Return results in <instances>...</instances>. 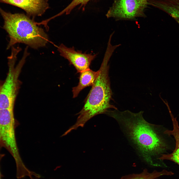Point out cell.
Here are the masks:
<instances>
[{
  "mask_svg": "<svg viewBox=\"0 0 179 179\" xmlns=\"http://www.w3.org/2000/svg\"><path fill=\"white\" fill-rule=\"evenodd\" d=\"M143 112L134 113L128 110L121 111L117 109L110 110L108 115L118 122L144 161L152 166H160L157 160L166 145L156 126L144 119Z\"/></svg>",
  "mask_w": 179,
  "mask_h": 179,
  "instance_id": "6da1fadb",
  "label": "cell"
},
{
  "mask_svg": "<svg viewBox=\"0 0 179 179\" xmlns=\"http://www.w3.org/2000/svg\"><path fill=\"white\" fill-rule=\"evenodd\" d=\"M112 52L106 51L101 66L99 74L92 86L85 100L84 104L79 115L76 123L68 130L70 132L78 127H83L86 123L94 116L105 114L111 108H117L110 102L112 99V92L109 76L108 62Z\"/></svg>",
  "mask_w": 179,
  "mask_h": 179,
  "instance_id": "7a4b0ae2",
  "label": "cell"
},
{
  "mask_svg": "<svg viewBox=\"0 0 179 179\" xmlns=\"http://www.w3.org/2000/svg\"><path fill=\"white\" fill-rule=\"evenodd\" d=\"M0 13L4 20L3 28L9 39L7 49L18 43L35 49L44 47L48 43V35L34 19L24 14L6 12L0 7Z\"/></svg>",
  "mask_w": 179,
  "mask_h": 179,
  "instance_id": "3957f363",
  "label": "cell"
},
{
  "mask_svg": "<svg viewBox=\"0 0 179 179\" xmlns=\"http://www.w3.org/2000/svg\"><path fill=\"white\" fill-rule=\"evenodd\" d=\"M21 50L19 46L12 47L11 55L7 57L8 72L5 80L0 87V109H13L20 84L18 77L26 59L30 54L28 50L25 49L22 58L15 67L17 55Z\"/></svg>",
  "mask_w": 179,
  "mask_h": 179,
  "instance_id": "277c9868",
  "label": "cell"
},
{
  "mask_svg": "<svg viewBox=\"0 0 179 179\" xmlns=\"http://www.w3.org/2000/svg\"><path fill=\"white\" fill-rule=\"evenodd\" d=\"M15 122L13 108L0 109V149L5 148L12 156L16 163V174L21 175L26 173L28 169L18 152L15 136Z\"/></svg>",
  "mask_w": 179,
  "mask_h": 179,
  "instance_id": "5b68a950",
  "label": "cell"
},
{
  "mask_svg": "<svg viewBox=\"0 0 179 179\" xmlns=\"http://www.w3.org/2000/svg\"><path fill=\"white\" fill-rule=\"evenodd\" d=\"M148 5L147 0H115L106 15L117 20H135L146 17L144 11Z\"/></svg>",
  "mask_w": 179,
  "mask_h": 179,
  "instance_id": "8992f818",
  "label": "cell"
},
{
  "mask_svg": "<svg viewBox=\"0 0 179 179\" xmlns=\"http://www.w3.org/2000/svg\"><path fill=\"white\" fill-rule=\"evenodd\" d=\"M60 55L67 59L70 65H73L77 71V73H80L90 69L92 61L95 58L96 54L83 53L80 51H76L74 47H68L63 44L57 47Z\"/></svg>",
  "mask_w": 179,
  "mask_h": 179,
  "instance_id": "52a82bcc",
  "label": "cell"
},
{
  "mask_svg": "<svg viewBox=\"0 0 179 179\" xmlns=\"http://www.w3.org/2000/svg\"><path fill=\"white\" fill-rule=\"evenodd\" d=\"M48 0H0L24 10L27 16L33 18L41 16L49 8Z\"/></svg>",
  "mask_w": 179,
  "mask_h": 179,
  "instance_id": "ba28073f",
  "label": "cell"
},
{
  "mask_svg": "<svg viewBox=\"0 0 179 179\" xmlns=\"http://www.w3.org/2000/svg\"><path fill=\"white\" fill-rule=\"evenodd\" d=\"M170 114L172 122L173 129L166 130L164 134L169 135L173 136L176 141L175 148L171 153L162 154L159 158L160 160H169L174 162L179 165V126L176 118H175L171 112Z\"/></svg>",
  "mask_w": 179,
  "mask_h": 179,
  "instance_id": "9c48e42d",
  "label": "cell"
},
{
  "mask_svg": "<svg viewBox=\"0 0 179 179\" xmlns=\"http://www.w3.org/2000/svg\"><path fill=\"white\" fill-rule=\"evenodd\" d=\"M148 5L161 10L179 20V0H147Z\"/></svg>",
  "mask_w": 179,
  "mask_h": 179,
  "instance_id": "30bf717a",
  "label": "cell"
},
{
  "mask_svg": "<svg viewBox=\"0 0 179 179\" xmlns=\"http://www.w3.org/2000/svg\"><path fill=\"white\" fill-rule=\"evenodd\" d=\"M99 70L94 71L90 69L80 73L79 82L78 85L72 88L73 97L75 98L83 89L89 86H92L99 74Z\"/></svg>",
  "mask_w": 179,
  "mask_h": 179,
  "instance_id": "8fae6325",
  "label": "cell"
},
{
  "mask_svg": "<svg viewBox=\"0 0 179 179\" xmlns=\"http://www.w3.org/2000/svg\"><path fill=\"white\" fill-rule=\"evenodd\" d=\"M168 174L169 172L165 170L160 172L154 170L150 173L147 169H145L140 173L125 175L122 177L120 179H157V178Z\"/></svg>",
  "mask_w": 179,
  "mask_h": 179,
  "instance_id": "7c38bea8",
  "label": "cell"
},
{
  "mask_svg": "<svg viewBox=\"0 0 179 179\" xmlns=\"http://www.w3.org/2000/svg\"><path fill=\"white\" fill-rule=\"evenodd\" d=\"M90 0H73L71 3L63 10L58 14L59 15L63 13L66 14L70 13L72 10L77 5H80L81 7L85 6Z\"/></svg>",
  "mask_w": 179,
  "mask_h": 179,
  "instance_id": "4fadbf2b",
  "label": "cell"
},
{
  "mask_svg": "<svg viewBox=\"0 0 179 179\" xmlns=\"http://www.w3.org/2000/svg\"><path fill=\"white\" fill-rule=\"evenodd\" d=\"M4 154H1V153H0V161L1 160V159H2V158L4 156ZM2 177V175L1 174V171L0 170V179H1V178Z\"/></svg>",
  "mask_w": 179,
  "mask_h": 179,
  "instance_id": "5bb4252c",
  "label": "cell"
},
{
  "mask_svg": "<svg viewBox=\"0 0 179 179\" xmlns=\"http://www.w3.org/2000/svg\"><path fill=\"white\" fill-rule=\"evenodd\" d=\"M176 21L178 22L179 24V20H176Z\"/></svg>",
  "mask_w": 179,
  "mask_h": 179,
  "instance_id": "9a60e30c",
  "label": "cell"
}]
</instances>
